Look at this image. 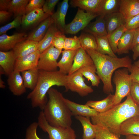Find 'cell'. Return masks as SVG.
Instances as JSON below:
<instances>
[{
    "label": "cell",
    "instance_id": "43",
    "mask_svg": "<svg viewBox=\"0 0 139 139\" xmlns=\"http://www.w3.org/2000/svg\"><path fill=\"white\" fill-rule=\"evenodd\" d=\"M59 0H47L42 6V9L44 12L50 16L52 15L55 13V7L59 2Z\"/></svg>",
    "mask_w": 139,
    "mask_h": 139
},
{
    "label": "cell",
    "instance_id": "45",
    "mask_svg": "<svg viewBox=\"0 0 139 139\" xmlns=\"http://www.w3.org/2000/svg\"><path fill=\"white\" fill-rule=\"evenodd\" d=\"M130 94L134 101L139 105V83L132 81Z\"/></svg>",
    "mask_w": 139,
    "mask_h": 139
},
{
    "label": "cell",
    "instance_id": "4",
    "mask_svg": "<svg viewBox=\"0 0 139 139\" xmlns=\"http://www.w3.org/2000/svg\"><path fill=\"white\" fill-rule=\"evenodd\" d=\"M67 75L59 70L47 71L39 70L37 84L34 89L27 95V99L31 101L33 108H39L43 110L48 100L46 94L54 86H66Z\"/></svg>",
    "mask_w": 139,
    "mask_h": 139
},
{
    "label": "cell",
    "instance_id": "9",
    "mask_svg": "<svg viewBox=\"0 0 139 139\" xmlns=\"http://www.w3.org/2000/svg\"><path fill=\"white\" fill-rule=\"evenodd\" d=\"M83 76L77 71L67 75L66 89L76 92L82 97L86 96L93 92V89L91 86L85 83Z\"/></svg>",
    "mask_w": 139,
    "mask_h": 139
},
{
    "label": "cell",
    "instance_id": "53",
    "mask_svg": "<svg viewBox=\"0 0 139 139\" xmlns=\"http://www.w3.org/2000/svg\"><path fill=\"white\" fill-rule=\"evenodd\" d=\"M134 64L136 67L139 68V59L135 62Z\"/></svg>",
    "mask_w": 139,
    "mask_h": 139
},
{
    "label": "cell",
    "instance_id": "13",
    "mask_svg": "<svg viewBox=\"0 0 139 139\" xmlns=\"http://www.w3.org/2000/svg\"><path fill=\"white\" fill-rule=\"evenodd\" d=\"M27 36L24 32L16 33L11 36L6 34L0 35V51H4L13 49L17 44L25 40Z\"/></svg>",
    "mask_w": 139,
    "mask_h": 139
},
{
    "label": "cell",
    "instance_id": "1",
    "mask_svg": "<svg viewBox=\"0 0 139 139\" xmlns=\"http://www.w3.org/2000/svg\"><path fill=\"white\" fill-rule=\"evenodd\" d=\"M139 115V105L133 100L130 94L123 102L114 106L103 113H99L91 117L92 123L104 128L119 138L120 127L125 121L132 117Z\"/></svg>",
    "mask_w": 139,
    "mask_h": 139
},
{
    "label": "cell",
    "instance_id": "18",
    "mask_svg": "<svg viewBox=\"0 0 139 139\" xmlns=\"http://www.w3.org/2000/svg\"><path fill=\"white\" fill-rule=\"evenodd\" d=\"M103 0H71L70 4L72 7H78L86 12L98 15Z\"/></svg>",
    "mask_w": 139,
    "mask_h": 139
},
{
    "label": "cell",
    "instance_id": "15",
    "mask_svg": "<svg viewBox=\"0 0 139 139\" xmlns=\"http://www.w3.org/2000/svg\"><path fill=\"white\" fill-rule=\"evenodd\" d=\"M39 44L38 42L27 39L17 44L12 50L17 58L38 50Z\"/></svg>",
    "mask_w": 139,
    "mask_h": 139
},
{
    "label": "cell",
    "instance_id": "26",
    "mask_svg": "<svg viewBox=\"0 0 139 139\" xmlns=\"http://www.w3.org/2000/svg\"><path fill=\"white\" fill-rule=\"evenodd\" d=\"M114 94H110L103 100L97 101L89 100L85 104L94 109L99 113L104 112L114 106Z\"/></svg>",
    "mask_w": 139,
    "mask_h": 139
},
{
    "label": "cell",
    "instance_id": "14",
    "mask_svg": "<svg viewBox=\"0 0 139 139\" xmlns=\"http://www.w3.org/2000/svg\"><path fill=\"white\" fill-rule=\"evenodd\" d=\"M65 100L72 116L91 118L99 113L94 109L86 104H78L66 98H65Z\"/></svg>",
    "mask_w": 139,
    "mask_h": 139
},
{
    "label": "cell",
    "instance_id": "22",
    "mask_svg": "<svg viewBox=\"0 0 139 139\" xmlns=\"http://www.w3.org/2000/svg\"><path fill=\"white\" fill-rule=\"evenodd\" d=\"M108 35L120 27L124 25L125 20L119 12L111 13L105 17Z\"/></svg>",
    "mask_w": 139,
    "mask_h": 139
},
{
    "label": "cell",
    "instance_id": "47",
    "mask_svg": "<svg viewBox=\"0 0 139 139\" xmlns=\"http://www.w3.org/2000/svg\"><path fill=\"white\" fill-rule=\"evenodd\" d=\"M13 14L7 11H0V23H3L8 20Z\"/></svg>",
    "mask_w": 139,
    "mask_h": 139
},
{
    "label": "cell",
    "instance_id": "3",
    "mask_svg": "<svg viewBox=\"0 0 139 139\" xmlns=\"http://www.w3.org/2000/svg\"><path fill=\"white\" fill-rule=\"evenodd\" d=\"M47 93L48 100L42 110L48 123L54 127H71L72 115L62 93L52 88Z\"/></svg>",
    "mask_w": 139,
    "mask_h": 139
},
{
    "label": "cell",
    "instance_id": "36",
    "mask_svg": "<svg viewBox=\"0 0 139 139\" xmlns=\"http://www.w3.org/2000/svg\"><path fill=\"white\" fill-rule=\"evenodd\" d=\"M127 30L124 25L122 26L107 36L111 48L115 54L117 53L118 42L122 35Z\"/></svg>",
    "mask_w": 139,
    "mask_h": 139
},
{
    "label": "cell",
    "instance_id": "29",
    "mask_svg": "<svg viewBox=\"0 0 139 139\" xmlns=\"http://www.w3.org/2000/svg\"><path fill=\"white\" fill-rule=\"evenodd\" d=\"M21 73V75L26 88L32 90H33L38 82L39 70L36 67Z\"/></svg>",
    "mask_w": 139,
    "mask_h": 139
},
{
    "label": "cell",
    "instance_id": "42",
    "mask_svg": "<svg viewBox=\"0 0 139 139\" xmlns=\"http://www.w3.org/2000/svg\"><path fill=\"white\" fill-rule=\"evenodd\" d=\"M44 0H30L25 9V14L35 10L41 8L45 2Z\"/></svg>",
    "mask_w": 139,
    "mask_h": 139
},
{
    "label": "cell",
    "instance_id": "12",
    "mask_svg": "<svg viewBox=\"0 0 139 139\" xmlns=\"http://www.w3.org/2000/svg\"><path fill=\"white\" fill-rule=\"evenodd\" d=\"M7 82L10 91L14 95L19 96L26 92V88L20 72L14 71L8 75Z\"/></svg>",
    "mask_w": 139,
    "mask_h": 139
},
{
    "label": "cell",
    "instance_id": "41",
    "mask_svg": "<svg viewBox=\"0 0 139 139\" xmlns=\"http://www.w3.org/2000/svg\"><path fill=\"white\" fill-rule=\"evenodd\" d=\"M38 126L37 122H33L30 124L26 129L25 139H41L37 133Z\"/></svg>",
    "mask_w": 139,
    "mask_h": 139
},
{
    "label": "cell",
    "instance_id": "32",
    "mask_svg": "<svg viewBox=\"0 0 139 139\" xmlns=\"http://www.w3.org/2000/svg\"><path fill=\"white\" fill-rule=\"evenodd\" d=\"M59 31L54 23L50 26L44 38L39 42L38 50L40 54L52 45L55 34Z\"/></svg>",
    "mask_w": 139,
    "mask_h": 139
},
{
    "label": "cell",
    "instance_id": "31",
    "mask_svg": "<svg viewBox=\"0 0 139 139\" xmlns=\"http://www.w3.org/2000/svg\"><path fill=\"white\" fill-rule=\"evenodd\" d=\"M93 35L95 37L97 42L96 51L101 54L107 55L113 57H117L111 48L107 36Z\"/></svg>",
    "mask_w": 139,
    "mask_h": 139
},
{
    "label": "cell",
    "instance_id": "37",
    "mask_svg": "<svg viewBox=\"0 0 139 139\" xmlns=\"http://www.w3.org/2000/svg\"><path fill=\"white\" fill-rule=\"evenodd\" d=\"M81 47L78 37H66L64 48V50H77Z\"/></svg>",
    "mask_w": 139,
    "mask_h": 139
},
{
    "label": "cell",
    "instance_id": "40",
    "mask_svg": "<svg viewBox=\"0 0 139 139\" xmlns=\"http://www.w3.org/2000/svg\"><path fill=\"white\" fill-rule=\"evenodd\" d=\"M66 37L64 33L59 31L55 34L52 45L57 49L62 51L64 49Z\"/></svg>",
    "mask_w": 139,
    "mask_h": 139
},
{
    "label": "cell",
    "instance_id": "33",
    "mask_svg": "<svg viewBox=\"0 0 139 139\" xmlns=\"http://www.w3.org/2000/svg\"><path fill=\"white\" fill-rule=\"evenodd\" d=\"M77 71L90 80L92 86L97 87L99 86L100 79L98 75L96 74V70L94 64L85 66Z\"/></svg>",
    "mask_w": 139,
    "mask_h": 139
},
{
    "label": "cell",
    "instance_id": "35",
    "mask_svg": "<svg viewBox=\"0 0 139 139\" xmlns=\"http://www.w3.org/2000/svg\"><path fill=\"white\" fill-rule=\"evenodd\" d=\"M29 1L28 0H11L8 11L13 14L14 17L23 16L25 14L26 7Z\"/></svg>",
    "mask_w": 139,
    "mask_h": 139
},
{
    "label": "cell",
    "instance_id": "11",
    "mask_svg": "<svg viewBox=\"0 0 139 139\" xmlns=\"http://www.w3.org/2000/svg\"><path fill=\"white\" fill-rule=\"evenodd\" d=\"M44 12L41 8L32 11L22 16L21 25L25 29L32 28L50 16Z\"/></svg>",
    "mask_w": 139,
    "mask_h": 139
},
{
    "label": "cell",
    "instance_id": "52",
    "mask_svg": "<svg viewBox=\"0 0 139 139\" xmlns=\"http://www.w3.org/2000/svg\"><path fill=\"white\" fill-rule=\"evenodd\" d=\"M3 74L0 73V88L2 89H4L5 88L4 84V82L2 78V75Z\"/></svg>",
    "mask_w": 139,
    "mask_h": 139
},
{
    "label": "cell",
    "instance_id": "17",
    "mask_svg": "<svg viewBox=\"0 0 139 139\" xmlns=\"http://www.w3.org/2000/svg\"><path fill=\"white\" fill-rule=\"evenodd\" d=\"M68 0H64L58 6L56 11L51 16L57 28L64 33L66 25L65 18L68 7Z\"/></svg>",
    "mask_w": 139,
    "mask_h": 139
},
{
    "label": "cell",
    "instance_id": "28",
    "mask_svg": "<svg viewBox=\"0 0 139 139\" xmlns=\"http://www.w3.org/2000/svg\"><path fill=\"white\" fill-rule=\"evenodd\" d=\"M75 117L82 125L83 131L82 139H94L96 135V126L91 121L90 118L80 116Z\"/></svg>",
    "mask_w": 139,
    "mask_h": 139
},
{
    "label": "cell",
    "instance_id": "25",
    "mask_svg": "<svg viewBox=\"0 0 139 139\" xmlns=\"http://www.w3.org/2000/svg\"><path fill=\"white\" fill-rule=\"evenodd\" d=\"M121 135L139 136V115L132 117L124 121L120 127Z\"/></svg>",
    "mask_w": 139,
    "mask_h": 139
},
{
    "label": "cell",
    "instance_id": "21",
    "mask_svg": "<svg viewBox=\"0 0 139 139\" xmlns=\"http://www.w3.org/2000/svg\"><path fill=\"white\" fill-rule=\"evenodd\" d=\"M53 23V20L50 16L39 23L29 34L27 39L39 42L44 38L48 28Z\"/></svg>",
    "mask_w": 139,
    "mask_h": 139
},
{
    "label": "cell",
    "instance_id": "8",
    "mask_svg": "<svg viewBox=\"0 0 139 139\" xmlns=\"http://www.w3.org/2000/svg\"><path fill=\"white\" fill-rule=\"evenodd\" d=\"M98 16L91 13L85 12L78 8L73 20L66 24L64 33V34H75L83 30L91 21Z\"/></svg>",
    "mask_w": 139,
    "mask_h": 139
},
{
    "label": "cell",
    "instance_id": "34",
    "mask_svg": "<svg viewBox=\"0 0 139 139\" xmlns=\"http://www.w3.org/2000/svg\"><path fill=\"white\" fill-rule=\"evenodd\" d=\"M81 47L84 50L96 51L97 45L96 38L93 35L83 32L78 37Z\"/></svg>",
    "mask_w": 139,
    "mask_h": 139
},
{
    "label": "cell",
    "instance_id": "19",
    "mask_svg": "<svg viewBox=\"0 0 139 139\" xmlns=\"http://www.w3.org/2000/svg\"><path fill=\"white\" fill-rule=\"evenodd\" d=\"M119 12L125 20L139 14V0H121Z\"/></svg>",
    "mask_w": 139,
    "mask_h": 139
},
{
    "label": "cell",
    "instance_id": "2",
    "mask_svg": "<svg viewBox=\"0 0 139 139\" xmlns=\"http://www.w3.org/2000/svg\"><path fill=\"white\" fill-rule=\"evenodd\" d=\"M93 61L97 75L102 82L104 93L109 94L114 91L111 78L114 72L121 67L129 68L132 65V60L128 56L121 58L101 54L95 50H85Z\"/></svg>",
    "mask_w": 139,
    "mask_h": 139
},
{
    "label": "cell",
    "instance_id": "10",
    "mask_svg": "<svg viewBox=\"0 0 139 139\" xmlns=\"http://www.w3.org/2000/svg\"><path fill=\"white\" fill-rule=\"evenodd\" d=\"M40 54L38 50L16 59L14 71L20 72L37 67Z\"/></svg>",
    "mask_w": 139,
    "mask_h": 139
},
{
    "label": "cell",
    "instance_id": "48",
    "mask_svg": "<svg viewBox=\"0 0 139 139\" xmlns=\"http://www.w3.org/2000/svg\"><path fill=\"white\" fill-rule=\"evenodd\" d=\"M11 0H0V11H8Z\"/></svg>",
    "mask_w": 139,
    "mask_h": 139
},
{
    "label": "cell",
    "instance_id": "16",
    "mask_svg": "<svg viewBox=\"0 0 139 139\" xmlns=\"http://www.w3.org/2000/svg\"><path fill=\"white\" fill-rule=\"evenodd\" d=\"M94 64L92 59L82 47L77 50L72 66L68 75H70L85 66Z\"/></svg>",
    "mask_w": 139,
    "mask_h": 139
},
{
    "label": "cell",
    "instance_id": "51",
    "mask_svg": "<svg viewBox=\"0 0 139 139\" xmlns=\"http://www.w3.org/2000/svg\"><path fill=\"white\" fill-rule=\"evenodd\" d=\"M125 139H139V136L134 135H129L126 136Z\"/></svg>",
    "mask_w": 139,
    "mask_h": 139
},
{
    "label": "cell",
    "instance_id": "23",
    "mask_svg": "<svg viewBox=\"0 0 139 139\" xmlns=\"http://www.w3.org/2000/svg\"><path fill=\"white\" fill-rule=\"evenodd\" d=\"M77 50H64L62 51L61 58L58 62L59 71L63 74L68 75L72 66L74 58Z\"/></svg>",
    "mask_w": 139,
    "mask_h": 139
},
{
    "label": "cell",
    "instance_id": "7",
    "mask_svg": "<svg viewBox=\"0 0 139 139\" xmlns=\"http://www.w3.org/2000/svg\"><path fill=\"white\" fill-rule=\"evenodd\" d=\"M62 51L51 45L40 54L37 67L38 69L47 71H57V60Z\"/></svg>",
    "mask_w": 139,
    "mask_h": 139
},
{
    "label": "cell",
    "instance_id": "50",
    "mask_svg": "<svg viewBox=\"0 0 139 139\" xmlns=\"http://www.w3.org/2000/svg\"><path fill=\"white\" fill-rule=\"evenodd\" d=\"M131 49L133 52V58L136 60L139 57V43L135 45Z\"/></svg>",
    "mask_w": 139,
    "mask_h": 139
},
{
    "label": "cell",
    "instance_id": "24",
    "mask_svg": "<svg viewBox=\"0 0 139 139\" xmlns=\"http://www.w3.org/2000/svg\"><path fill=\"white\" fill-rule=\"evenodd\" d=\"M16 58L12 50L8 51H0V66L5 73L8 75L14 71Z\"/></svg>",
    "mask_w": 139,
    "mask_h": 139
},
{
    "label": "cell",
    "instance_id": "46",
    "mask_svg": "<svg viewBox=\"0 0 139 139\" xmlns=\"http://www.w3.org/2000/svg\"><path fill=\"white\" fill-rule=\"evenodd\" d=\"M128 70L132 81L139 84V68L133 64Z\"/></svg>",
    "mask_w": 139,
    "mask_h": 139
},
{
    "label": "cell",
    "instance_id": "30",
    "mask_svg": "<svg viewBox=\"0 0 139 139\" xmlns=\"http://www.w3.org/2000/svg\"><path fill=\"white\" fill-rule=\"evenodd\" d=\"M121 0H103L98 13L99 16L105 17L119 12Z\"/></svg>",
    "mask_w": 139,
    "mask_h": 139
},
{
    "label": "cell",
    "instance_id": "20",
    "mask_svg": "<svg viewBox=\"0 0 139 139\" xmlns=\"http://www.w3.org/2000/svg\"><path fill=\"white\" fill-rule=\"evenodd\" d=\"M82 31L93 35L107 36L105 17L98 16L95 21L90 22Z\"/></svg>",
    "mask_w": 139,
    "mask_h": 139
},
{
    "label": "cell",
    "instance_id": "39",
    "mask_svg": "<svg viewBox=\"0 0 139 139\" xmlns=\"http://www.w3.org/2000/svg\"><path fill=\"white\" fill-rule=\"evenodd\" d=\"M22 16L18 15L11 22L1 27L0 28V35L5 34L8 30L19 27L21 24Z\"/></svg>",
    "mask_w": 139,
    "mask_h": 139
},
{
    "label": "cell",
    "instance_id": "49",
    "mask_svg": "<svg viewBox=\"0 0 139 139\" xmlns=\"http://www.w3.org/2000/svg\"><path fill=\"white\" fill-rule=\"evenodd\" d=\"M138 43H139V27L134 30V38L131 49Z\"/></svg>",
    "mask_w": 139,
    "mask_h": 139
},
{
    "label": "cell",
    "instance_id": "6",
    "mask_svg": "<svg viewBox=\"0 0 139 139\" xmlns=\"http://www.w3.org/2000/svg\"><path fill=\"white\" fill-rule=\"evenodd\" d=\"M38 126L48 134L49 139H76L74 130L71 127H56L50 125L46 120L42 110L38 117Z\"/></svg>",
    "mask_w": 139,
    "mask_h": 139
},
{
    "label": "cell",
    "instance_id": "44",
    "mask_svg": "<svg viewBox=\"0 0 139 139\" xmlns=\"http://www.w3.org/2000/svg\"><path fill=\"white\" fill-rule=\"evenodd\" d=\"M124 26L127 30H135L139 27V14L125 20Z\"/></svg>",
    "mask_w": 139,
    "mask_h": 139
},
{
    "label": "cell",
    "instance_id": "5",
    "mask_svg": "<svg viewBox=\"0 0 139 139\" xmlns=\"http://www.w3.org/2000/svg\"><path fill=\"white\" fill-rule=\"evenodd\" d=\"M128 68H124L115 72L113 79L116 86L113 98L114 106L120 103L123 98L130 94L132 80Z\"/></svg>",
    "mask_w": 139,
    "mask_h": 139
},
{
    "label": "cell",
    "instance_id": "27",
    "mask_svg": "<svg viewBox=\"0 0 139 139\" xmlns=\"http://www.w3.org/2000/svg\"><path fill=\"white\" fill-rule=\"evenodd\" d=\"M134 31V30H127L122 35L117 46V53L118 55L128 53L132 45Z\"/></svg>",
    "mask_w": 139,
    "mask_h": 139
},
{
    "label": "cell",
    "instance_id": "38",
    "mask_svg": "<svg viewBox=\"0 0 139 139\" xmlns=\"http://www.w3.org/2000/svg\"><path fill=\"white\" fill-rule=\"evenodd\" d=\"M96 135L94 139H119L107 129L96 125Z\"/></svg>",
    "mask_w": 139,
    "mask_h": 139
}]
</instances>
